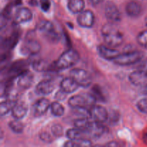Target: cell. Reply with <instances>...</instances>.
Listing matches in <instances>:
<instances>
[{"label": "cell", "instance_id": "cell-1", "mask_svg": "<svg viewBox=\"0 0 147 147\" xmlns=\"http://www.w3.org/2000/svg\"><path fill=\"white\" fill-rule=\"evenodd\" d=\"M102 35L106 45L111 47H119L123 42V34L115 26L114 23L109 22L103 26Z\"/></svg>", "mask_w": 147, "mask_h": 147}, {"label": "cell", "instance_id": "cell-15", "mask_svg": "<svg viewBox=\"0 0 147 147\" xmlns=\"http://www.w3.org/2000/svg\"><path fill=\"white\" fill-rule=\"evenodd\" d=\"M32 19V12L27 7H21L18 9L14 16V22L16 24L27 22H30Z\"/></svg>", "mask_w": 147, "mask_h": 147}, {"label": "cell", "instance_id": "cell-33", "mask_svg": "<svg viewBox=\"0 0 147 147\" xmlns=\"http://www.w3.org/2000/svg\"><path fill=\"white\" fill-rule=\"evenodd\" d=\"M137 109L144 113H147V98H144L137 103Z\"/></svg>", "mask_w": 147, "mask_h": 147}, {"label": "cell", "instance_id": "cell-20", "mask_svg": "<svg viewBox=\"0 0 147 147\" xmlns=\"http://www.w3.org/2000/svg\"><path fill=\"white\" fill-rule=\"evenodd\" d=\"M142 7L138 2L131 1L127 4L126 7V12L129 17H137L142 14Z\"/></svg>", "mask_w": 147, "mask_h": 147}, {"label": "cell", "instance_id": "cell-29", "mask_svg": "<svg viewBox=\"0 0 147 147\" xmlns=\"http://www.w3.org/2000/svg\"><path fill=\"white\" fill-rule=\"evenodd\" d=\"M9 127L13 132L16 134H21L24 130V125L17 119L11 121L9 123Z\"/></svg>", "mask_w": 147, "mask_h": 147}, {"label": "cell", "instance_id": "cell-32", "mask_svg": "<svg viewBox=\"0 0 147 147\" xmlns=\"http://www.w3.org/2000/svg\"><path fill=\"white\" fill-rule=\"evenodd\" d=\"M51 131L53 136L60 137L63 134V129L60 124H54L51 128Z\"/></svg>", "mask_w": 147, "mask_h": 147}, {"label": "cell", "instance_id": "cell-42", "mask_svg": "<svg viewBox=\"0 0 147 147\" xmlns=\"http://www.w3.org/2000/svg\"><path fill=\"white\" fill-rule=\"evenodd\" d=\"M144 93L145 94L147 95V84L146 85V86L144 87Z\"/></svg>", "mask_w": 147, "mask_h": 147}, {"label": "cell", "instance_id": "cell-17", "mask_svg": "<svg viewBox=\"0 0 147 147\" xmlns=\"http://www.w3.org/2000/svg\"><path fill=\"white\" fill-rule=\"evenodd\" d=\"M11 116L17 120L23 119L27 113V106L24 103H16L11 111Z\"/></svg>", "mask_w": 147, "mask_h": 147}, {"label": "cell", "instance_id": "cell-25", "mask_svg": "<svg viewBox=\"0 0 147 147\" xmlns=\"http://www.w3.org/2000/svg\"><path fill=\"white\" fill-rule=\"evenodd\" d=\"M92 145L91 142L86 139H78V140H69L64 144L67 147H76V146H90Z\"/></svg>", "mask_w": 147, "mask_h": 147}, {"label": "cell", "instance_id": "cell-27", "mask_svg": "<svg viewBox=\"0 0 147 147\" xmlns=\"http://www.w3.org/2000/svg\"><path fill=\"white\" fill-rule=\"evenodd\" d=\"M50 110L53 116L60 117L62 116L65 113V109L61 103L57 101H55L50 105Z\"/></svg>", "mask_w": 147, "mask_h": 147}, {"label": "cell", "instance_id": "cell-16", "mask_svg": "<svg viewBox=\"0 0 147 147\" xmlns=\"http://www.w3.org/2000/svg\"><path fill=\"white\" fill-rule=\"evenodd\" d=\"M129 80L134 86H142L147 83V73L139 69L129 75Z\"/></svg>", "mask_w": 147, "mask_h": 147}, {"label": "cell", "instance_id": "cell-9", "mask_svg": "<svg viewBox=\"0 0 147 147\" xmlns=\"http://www.w3.org/2000/svg\"><path fill=\"white\" fill-rule=\"evenodd\" d=\"M90 118L93 121L103 123L108 120L109 112L103 106L94 105L90 109Z\"/></svg>", "mask_w": 147, "mask_h": 147}, {"label": "cell", "instance_id": "cell-5", "mask_svg": "<svg viewBox=\"0 0 147 147\" xmlns=\"http://www.w3.org/2000/svg\"><path fill=\"white\" fill-rule=\"evenodd\" d=\"M40 50H41V46L40 42L34 37H32L31 33L27 34L20 47L21 53L24 55L29 56L38 54L40 52Z\"/></svg>", "mask_w": 147, "mask_h": 147}, {"label": "cell", "instance_id": "cell-26", "mask_svg": "<svg viewBox=\"0 0 147 147\" xmlns=\"http://www.w3.org/2000/svg\"><path fill=\"white\" fill-rule=\"evenodd\" d=\"M90 121L88 120V118H79V119H76L74 121V126L77 129H80V130L83 131L84 132H86V131L88 129L89 126L90 124Z\"/></svg>", "mask_w": 147, "mask_h": 147}, {"label": "cell", "instance_id": "cell-34", "mask_svg": "<svg viewBox=\"0 0 147 147\" xmlns=\"http://www.w3.org/2000/svg\"><path fill=\"white\" fill-rule=\"evenodd\" d=\"M119 120V113L116 112L115 111H111L109 113V118L108 120L111 123H116Z\"/></svg>", "mask_w": 147, "mask_h": 147}, {"label": "cell", "instance_id": "cell-11", "mask_svg": "<svg viewBox=\"0 0 147 147\" xmlns=\"http://www.w3.org/2000/svg\"><path fill=\"white\" fill-rule=\"evenodd\" d=\"M34 82V76L31 72L26 70L17 77V86L20 88L25 90L32 86Z\"/></svg>", "mask_w": 147, "mask_h": 147}, {"label": "cell", "instance_id": "cell-2", "mask_svg": "<svg viewBox=\"0 0 147 147\" xmlns=\"http://www.w3.org/2000/svg\"><path fill=\"white\" fill-rule=\"evenodd\" d=\"M80 60V55L73 49H69L60 56L57 61L55 62V65L57 70H65L73 67Z\"/></svg>", "mask_w": 147, "mask_h": 147}, {"label": "cell", "instance_id": "cell-13", "mask_svg": "<svg viewBox=\"0 0 147 147\" xmlns=\"http://www.w3.org/2000/svg\"><path fill=\"white\" fill-rule=\"evenodd\" d=\"M55 86L51 80H43L36 86L35 92L40 96H47L54 90Z\"/></svg>", "mask_w": 147, "mask_h": 147}, {"label": "cell", "instance_id": "cell-21", "mask_svg": "<svg viewBox=\"0 0 147 147\" xmlns=\"http://www.w3.org/2000/svg\"><path fill=\"white\" fill-rule=\"evenodd\" d=\"M32 68L37 72H48L56 69L55 65L52 67L48 62L45 60H37L32 63Z\"/></svg>", "mask_w": 147, "mask_h": 147}, {"label": "cell", "instance_id": "cell-12", "mask_svg": "<svg viewBox=\"0 0 147 147\" xmlns=\"http://www.w3.org/2000/svg\"><path fill=\"white\" fill-rule=\"evenodd\" d=\"M97 51L99 55L103 59L107 60H112L113 61L116 57L119 55L120 52L116 50L113 47H111L108 45H99L97 47Z\"/></svg>", "mask_w": 147, "mask_h": 147}, {"label": "cell", "instance_id": "cell-14", "mask_svg": "<svg viewBox=\"0 0 147 147\" xmlns=\"http://www.w3.org/2000/svg\"><path fill=\"white\" fill-rule=\"evenodd\" d=\"M50 103L49 100L42 98L35 102L32 107L33 113L35 116H41L47 111L50 108Z\"/></svg>", "mask_w": 147, "mask_h": 147}, {"label": "cell", "instance_id": "cell-43", "mask_svg": "<svg viewBox=\"0 0 147 147\" xmlns=\"http://www.w3.org/2000/svg\"><path fill=\"white\" fill-rule=\"evenodd\" d=\"M21 1L22 0H15V4H20Z\"/></svg>", "mask_w": 147, "mask_h": 147}, {"label": "cell", "instance_id": "cell-24", "mask_svg": "<svg viewBox=\"0 0 147 147\" xmlns=\"http://www.w3.org/2000/svg\"><path fill=\"white\" fill-rule=\"evenodd\" d=\"M27 65V64L24 60L15 62L14 63H13V65L10 67L9 73L11 74H15L17 77L20 73L27 70V68H26Z\"/></svg>", "mask_w": 147, "mask_h": 147}, {"label": "cell", "instance_id": "cell-28", "mask_svg": "<svg viewBox=\"0 0 147 147\" xmlns=\"http://www.w3.org/2000/svg\"><path fill=\"white\" fill-rule=\"evenodd\" d=\"M19 40V34L18 32H14L13 34H11L9 37H7V39H5L4 42H3V45L5 46V48H12L13 47H14V45H16V43L18 42Z\"/></svg>", "mask_w": 147, "mask_h": 147}, {"label": "cell", "instance_id": "cell-45", "mask_svg": "<svg viewBox=\"0 0 147 147\" xmlns=\"http://www.w3.org/2000/svg\"><path fill=\"white\" fill-rule=\"evenodd\" d=\"M146 138H147V134H146Z\"/></svg>", "mask_w": 147, "mask_h": 147}, {"label": "cell", "instance_id": "cell-39", "mask_svg": "<svg viewBox=\"0 0 147 147\" xmlns=\"http://www.w3.org/2000/svg\"><path fill=\"white\" fill-rule=\"evenodd\" d=\"M139 69H141V70H144V71L146 72L147 73V59L143 63H142V65L140 66Z\"/></svg>", "mask_w": 147, "mask_h": 147}, {"label": "cell", "instance_id": "cell-30", "mask_svg": "<svg viewBox=\"0 0 147 147\" xmlns=\"http://www.w3.org/2000/svg\"><path fill=\"white\" fill-rule=\"evenodd\" d=\"M91 94L94 96L96 100H100L103 102L105 100V96L103 95V91L99 86H94L92 88Z\"/></svg>", "mask_w": 147, "mask_h": 147}, {"label": "cell", "instance_id": "cell-23", "mask_svg": "<svg viewBox=\"0 0 147 147\" xmlns=\"http://www.w3.org/2000/svg\"><path fill=\"white\" fill-rule=\"evenodd\" d=\"M86 134V132L76 127L68 129L66 132V136L68 138L69 140H78V139H85L84 136Z\"/></svg>", "mask_w": 147, "mask_h": 147}, {"label": "cell", "instance_id": "cell-4", "mask_svg": "<svg viewBox=\"0 0 147 147\" xmlns=\"http://www.w3.org/2000/svg\"><path fill=\"white\" fill-rule=\"evenodd\" d=\"M96 99L91 93H82L72 96L68 100L69 106L73 109L76 108H86L90 109L95 105Z\"/></svg>", "mask_w": 147, "mask_h": 147}, {"label": "cell", "instance_id": "cell-40", "mask_svg": "<svg viewBox=\"0 0 147 147\" xmlns=\"http://www.w3.org/2000/svg\"><path fill=\"white\" fill-rule=\"evenodd\" d=\"M106 146H119V144L117 143L116 142H111L110 143H108L107 144H106Z\"/></svg>", "mask_w": 147, "mask_h": 147}, {"label": "cell", "instance_id": "cell-31", "mask_svg": "<svg viewBox=\"0 0 147 147\" xmlns=\"http://www.w3.org/2000/svg\"><path fill=\"white\" fill-rule=\"evenodd\" d=\"M137 42L139 45L147 49V30L139 33L137 36Z\"/></svg>", "mask_w": 147, "mask_h": 147}, {"label": "cell", "instance_id": "cell-19", "mask_svg": "<svg viewBox=\"0 0 147 147\" xmlns=\"http://www.w3.org/2000/svg\"><path fill=\"white\" fill-rule=\"evenodd\" d=\"M104 132V127L101 123L91 121L88 129L86 131V134L92 136L93 138L100 137Z\"/></svg>", "mask_w": 147, "mask_h": 147}, {"label": "cell", "instance_id": "cell-8", "mask_svg": "<svg viewBox=\"0 0 147 147\" xmlns=\"http://www.w3.org/2000/svg\"><path fill=\"white\" fill-rule=\"evenodd\" d=\"M104 12L106 18L111 22H119L121 20V14L117 6L111 1H108L106 4Z\"/></svg>", "mask_w": 147, "mask_h": 147}, {"label": "cell", "instance_id": "cell-3", "mask_svg": "<svg viewBox=\"0 0 147 147\" xmlns=\"http://www.w3.org/2000/svg\"><path fill=\"white\" fill-rule=\"evenodd\" d=\"M143 53L137 50H131L120 53L118 57L113 60L115 64L121 66H126L134 65L142 60L143 58Z\"/></svg>", "mask_w": 147, "mask_h": 147}, {"label": "cell", "instance_id": "cell-18", "mask_svg": "<svg viewBox=\"0 0 147 147\" xmlns=\"http://www.w3.org/2000/svg\"><path fill=\"white\" fill-rule=\"evenodd\" d=\"M79 87V85L71 77L63 79L60 83V88L66 93H73Z\"/></svg>", "mask_w": 147, "mask_h": 147}, {"label": "cell", "instance_id": "cell-6", "mask_svg": "<svg viewBox=\"0 0 147 147\" xmlns=\"http://www.w3.org/2000/svg\"><path fill=\"white\" fill-rule=\"evenodd\" d=\"M37 28L42 33L45 37L51 42H56L60 40V34L51 22L47 20L42 21L38 24Z\"/></svg>", "mask_w": 147, "mask_h": 147}, {"label": "cell", "instance_id": "cell-36", "mask_svg": "<svg viewBox=\"0 0 147 147\" xmlns=\"http://www.w3.org/2000/svg\"><path fill=\"white\" fill-rule=\"evenodd\" d=\"M40 7L44 11H47L50 8V0H40Z\"/></svg>", "mask_w": 147, "mask_h": 147}, {"label": "cell", "instance_id": "cell-7", "mask_svg": "<svg viewBox=\"0 0 147 147\" xmlns=\"http://www.w3.org/2000/svg\"><path fill=\"white\" fill-rule=\"evenodd\" d=\"M70 76L80 87L87 88L92 83L91 76L88 72L83 69H73L70 70Z\"/></svg>", "mask_w": 147, "mask_h": 147}, {"label": "cell", "instance_id": "cell-37", "mask_svg": "<svg viewBox=\"0 0 147 147\" xmlns=\"http://www.w3.org/2000/svg\"><path fill=\"white\" fill-rule=\"evenodd\" d=\"M40 138L44 142H51L53 140L50 134H49L47 132H42L40 134Z\"/></svg>", "mask_w": 147, "mask_h": 147}, {"label": "cell", "instance_id": "cell-10", "mask_svg": "<svg viewBox=\"0 0 147 147\" xmlns=\"http://www.w3.org/2000/svg\"><path fill=\"white\" fill-rule=\"evenodd\" d=\"M95 22L94 14L90 10H83L79 13L77 17V22L80 27L90 28L93 27Z\"/></svg>", "mask_w": 147, "mask_h": 147}, {"label": "cell", "instance_id": "cell-41", "mask_svg": "<svg viewBox=\"0 0 147 147\" xmlns=\"http://www.w3.org/2000/svg\"><path fill=\"white\" fill-rule=\"evenodd\" d=\"M102 1H103V0H90V2L91 3V4L96 6L98 5V4H100Z\"/></svg>", "mask_w": 147, "mask_h": 147}, {"label": "cell", "instance_id": "cell-44", "mask_svg": "<svg viewBox=\"0 0 147 147\" xmlns=\"http://www.w3.org/2000/svg\"><path fill=\"white\" fill-rule=\"evenodd\" d=\"M146 25H147V17L146 18Z\"/></svg>", "mask_w": 147, "mask_h": 147}, {"label": "cell", "instance_id": "cell-38", "mask_svg": "<svg viewBox=\"0 0 147 147\" xmlns=\"http://www.w3.org/2000/svg\"><path fill=\"white\" fill-rule=\"evenodd\" d=\"M67 94V93H66L65 92L63 91L62 89H60V91H58L57 93H56L55 98V99H57V100H63L65 98L66 95Z\"/></svg>", "mask_w": 147, "mask_h": 147}, {"label": "cell", "instance_id": "cell-22", "mask_svg": "<svg viewBox=\"0 0 147 147\" xmlns=\"http://www.w3.org/2000/svg\"><path fill=\"white\" fill-rule=\"evenodd\" d=\"M68 9L73 14H79L84 10V0H69L67 4Z\"/></svg>", "mask_w": 147, "mask_h": 147}, {"label": "cell", "instance_id": "cell-35", "mask_svg": "<svg viewBox=\"0 0 147 147\" xmlns=\"http://www.w3.org/2000/svg\"><path fill=\"white\" fill-rule=\"evenodd\" d=\"M11 9H12V6L7 5L2 11L1 15H2L3 18L5 19L6 20H9L11 15Z\"/></svg>", "mask_w": 147, "mask_h": 147}]
</instances>
